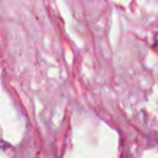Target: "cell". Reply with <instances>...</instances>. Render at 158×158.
Masks as SVG:
<instances>
[{
	"instance_id": "1",
	"label": "cell",
	"mask_w": 158,
	"mask_h": 158,
	"mask_svg": "<svg viewBox=\"0 0 158 158\" xmlns=\"http://www.w3.org/2000/svg\"><path fill=\"white\" fill-rule=\"evenodd\" d=\"M157 40H158V36H157Z\"/></svg>"
}]
</instances>
